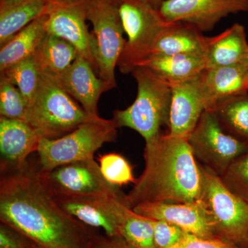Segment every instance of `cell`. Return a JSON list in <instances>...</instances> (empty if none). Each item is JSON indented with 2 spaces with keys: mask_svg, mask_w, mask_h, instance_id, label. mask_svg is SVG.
<instances>
[{
  "mask_svg": "<svg viewBox=\"0 0 248 248\" xmlns=\"http://www.w3.org/2000/svg\"><path fill=\"white\" fill-rule=\"evenodd\" d=\"M0 221L46 248H88L99 232L60 207L36 164L1 170Z\"/></svg>",
  "mask_w": 248,
  "mask_h": 248,
  "instance_id": "1",
  "label": "cell"
},
{
  "mask_svg": "<svg viewBox=\"0 0 248 248\" xmlns=\"http://www.w3.org/2000/svg\"><path fill=\"white\" fill-rule=\"evenodd\" d=\"M145 169L125 195L128 205L143 202L195 203L201 199L203 177L187 138L161 133L146 143Z\"/></svg>",
  "mask_w": 248,
  "mask_h": 248,
  "instance_id": "2",
  "label": "cell"
},
{
  "mask_svg": "<svg viewBox=\"0 0 248 248\" xmlns=\"http://www.w3.org/2000/svg\"><path fill=\"white\" fill-rule=\"evenodd\" d=\"M132 74L138 84V95L127 108L114 111L112 120L117 128L133 129L146 143H151L162 133L163 125L169 127L171 86L146 67H137Z\"/></svg>",
  "mask_w": 248,
  "mask_h": 248,
  "instance_id": "3",
  "label": "cell"
},
{
  "mask_svg": "<svg viewBox=\"0 0 248 248\" xmlns=\"http://www.w3.org/2000/svg\"><path fill=\"white\" fill-rule=\"evenodd\" d=\"M41 73L38 89L24 120L41 138H62L95 117L89 115L63 89L58 77Z\"/></svg>",
  "mask_w": 248,
  "mask_h": 248,
  "instance_id": "4",
  "label": "cell"
},
{
  "mask_svg": "<svg viewBox=\"0 0 248 248\" xmlns=\"http://www.w3.org/2000/svg\"><path fill=\"white\" fill-rule=\"evenodd\" d=\"M117 128L112 119L98 115L62 138H42L37 151V166L42 170H49L68 163L94 159L101 147L117 139Z\"/></svg>",
  "mask_w": 248,
  "mask_h": 248,
  "instance_id": "5",
  "label": "cell"
},
{
  "mask_svg": "<svg viewBox=\"0 0 248 248\" xmlns=\"http://www.w3.org/2000/svg\"><path fill=\"white\" fill-rule=\"evenodd\" d=\"M200 165L203 177L200 200L208 212L214 237L248 248V202L232 193L218 175Z\"/></svg>",
  "mask_w": 248,
  "mask_h": 248,
  "instance_id": "6",
  "label": "cell"
},
{
  "mask_svg": "<svg viewBox=\"0 0 248 248\" xmlns=\"http://www.w3.org/2000/svg\"><path fill=\"white\" fill-rule=\"evenodd\" d=\"M117 3L127 36L117 66L121 73L128 74L149 56L156 39L170 22L159 10L140 0H117Z\"/></svg>",
  "mask_w": 248,
  "mask_h": 248,
  "instance_id": "7",
  "label": "cell"
},
{
  "mask_svg": "<svg viewBox=\"0 0 248 248\" xmlns=\"http://www.w3.org/2000/svg\"><path fill=\"white\" fill-rule=\"evenodd\" d=\"M86 13L93 26V51L98 76L111 89H115V68L125 42L117 0H87Z\"/></svg>",
  "mask_w": 248,
  "mask_h": 248,
  "instance_id": "8",
  "label": "cell"
},
{
  "mask_svg": "<svg viewBox=\"0 0 248 248\" xmlns=\"http://www.w3.org/2000/svg\"><path fill=\"white\" fill-rule=\"evenodd\" d=\"M187 140L197 161L219 177L248 152L247 145L223 130L211 110L204 111Z\"/></svg>",
  "mask_w": 248,
  "mask_h": 248,
  "instance_id": "9",
  "label": "cell"
},
{
  "mask_svg": "<svg viewBox=\"0 0 248 248\" xmlns=\"http://www.w3.org/2000/svg\"><path fill=\"white\" fill-rule=\"evenodd\" d=\"M41 180L52 195H124L117 186L111 185L103 177L99 165L94 159L61 165L49 170L37 166Z\"/></svg>",
  "mask_w": 248,
  "mask_h": 248,
  "instance_id": "10",
  "label": "cell"
},
{
  "mask_svg": "<svg viewBox=\"0 0 248 248\" xmlns=\"http://www.w3.org/2000/svg\"><path fill=\"white\" fill-rule=\"evenodd\" d=\"M86 1L79 2L49 1L46 13L45 26L50 35L63 39L76 48L80 56L91 63L97 73L93 51L91 32L86 21Z\"/></svg>",
  "mask_w": 248,
  "mask_h": 248,
  "instance_id": "11",
  "label": "cell"
},
{
  "mask_svg": "<svg viewBox=\"0 0 248 248\" xmlns=\"http://www.w3.org/2000/svg\"><path fill=\"white\" fill-rule=\"evenodd\" d=\"M159 11L167 22L187 23L205 32L230 15L248 12V0H165Z\"/></svg>",
  "mask_w": 248,
  "mask_h": 248,
  "instance_id": "12",
  "label": "cell"
},
{
  "mask_svg": "<svg viewBox=\"0 0 248 248\" xmlns=\"http://www.w3.org/2000/svg\"><path fill=\"white\" fill-rule=\"evenodd\" d=\"M52 195L63 210L81 223L91 228H102L107 236H120L119 208L126 195Z\"/></svg>",
  "mask_w": 248,
  "mask_h": 248,
  "instance_id": "13",
  "label": "cell"
},
{
  "mask_svg": "<svg viewBox=\"0 0 248 248\" xmlns=\"http://www.w3.org/2000/svg\"><path fill=\"white\" fill-rule=\"evenodd\" d=\"M133 209L141 216L169 222L186 232L201 237L215 238L208 212L201 200L189 203L143 202Z\"/></svg>",
  "mask_w": 248,
  "mask_h": 248,
  "instance_id": "14",
  "label": "cell"
},
{
  "mask_svg": "<svg viewBox=\"0 0 248 248\" xmlns=\"http://www.w3.org/2000/svg\"><path fill=\"white\" fill-rule=\"evenodd\" d=\"M200 76L187 82L170 85L172 101L169 125L170 135L188 138L204 111L208 110Z\"/></svg>",
  "mask_w": 248,
  "mask_h": 248,
  "instance_id": "15",
  "label": "cell"
},
{
  "mask_svg": "<svg viewBox=\"0 0 248 248\" xmlns=\"http://www.w3.org/2000/svg\"><path fill=\"white\" fill-rule=\"evenodd\" d=\"M91 63L78 55L71 66L58 77L63 89L91 116H98V102L103 93L111 90L96 76Z\"/></svg>",
  "mask_w": 248,
  "mask_h": 248,
  "instance_id": "16",
  "label": "cell"
},
{
  "mask_svg": "<svg viewBox=\"0 0 248 248\" xmlns=\"http://www.w3.org/2000/svg\"><path fill=\"white\" fill-rule=\"evenodd\" d=\"M42 139L25 121L0 117L1 170L25 164L29 156L37 151Z\"/></svg>",
  "mask_w": 248,
  "mask_h": 248,
  "instance_id": "17",
  "label": "cell"
},
{
  "mask_svg": "<svg viewBox=\"0 0 248 248\" xmlns=\"http://www.w3.org/2000/svg\"><path fill=\"white\" fill-rule=\"evenodd\" d=\"M200 80L208 109L223 99L248 94V68L244 63L205 68Z\"/></svg>",
  "mask_w": 248,
  "mask_h": 248,
  "instance_id": "18",
  "label": "cell"
},
{
  "mask_svg": "<svg viewBox=\"0 0 248 248\" xmlns=\"http://www.w3.org/2000/svg\"><path fill=\"white\" fill-rule=\"evenodd\" d=\"M202 32L187 23L170 22L156 39L150 55L205 57L210 37H205Z\"/></svg>",
  "mask_w": 248,
  "mask_h": 248,
  "instance_id": "19",
  "label": "cell"
},
{
  "mask_svg": "<svg viewBox=\"0 0 248 248\" xmlns=\"http://www.w3.org/2000/svg\"><path fill=\"white\" fill-rule=\"evenodd\" d=\"M248 56L245 27L234 24L219 35L210 37L205 55L206 68L243 63Z\"/></svg>",
  "mask_w": 248,
  "mask_h": 248,
  "instance_id": "20",
  "label": "cell"
},
{
  "mask_svg": "<svg viewBox=\"0 0 248 248\" xmlns=\"http://www.w3.org/2000/svg\"><path fill=\"white\" fill-rule=\"evenodd\" d=\"M139 66L151 70L171 85L198 78L206 68V62L205 57L199 55H150Z\"/></svg>",
  "mask_w": 248,
  "mask_h": 248,
  "instance_id": "21",
  "label": "cell"
},
{
  "mask_svg": "<svg viewBox=\"0 0 248 248\" xmlns=\"http://www.w3.org/2000/svg\"><path fill=\"white\" fill-rule=\"evenodd\" d=\"M48 0H22L0 5V46L37 18L46 14Z\"/></svg>",
  "mask_w": 248,
  "mask_h": 248,
  "instance_id": "22",
  "label": "cell"
},
{
  "mask_svg": "<svg viewBox=\"0 0 248 248\" xmlns=\"http://www.w3.org/2000/svg\"><path fill=\"white\" fill-rule=\"evenodd\" d=\"M45 19L46 14L37 18L1 46L0 72L33 55L47 33Z\"/></svg>",
  "mask_w": 248,
  "mask_h": 248,
  "instance_id": "23",
  "label": "cell"
},
{
  "mask_svg": "<svg viewBox=\"0 0 248 248\" xmlns=\"http://www.w3.org/2000/svg\"><path fill=\"white\" fill-rule=\"evenodd\" d=\"M78 55L76 48L69 42L46 33L32 57L41 72L60 77L71 66Z\"/></svg>",
  "mask_w": 248,
  "mask_h": 248,
  "instance_id": "24",
  "label": "cell"
},
{
  "mask_svg": "<svg viewBox=\"0 0 248 248\" xmlns=\"http://www.w3.org/2000/svg\"><path fill=\"white\" fill-rule=\"evenodd\" d=\"M208 110L227 133L248 146V94L223 99Z\"/></svg>",
  "mask_w": 248,
  "mask_h": 248,
  "instance_id": "25",
  "label": "cell"
},
{
  "mask_svg": "<svg viewBox=\"0 0 248 248\" xmlns=\"http://www.w3.org/2000/svg\"><path fill=\"white\" fill-rule=\"evenodd\" d=\"M119 232L130 248H156L150 218L138 215L126 200L119 209Z\"/></svg>",
  "mask_w": 248,
  "mask_h": 248,
  "instance_id": "26",
  "label": "cell"
},
{
  "mask_svg": "<svg viewBox=\"0 0 248 248\" xmlns=\"http://www.w3.org/2000/svg\"><path fill=\"white\" fill-rule=\"evenodd\" d=\"M0 73L1 77L19 90L28 105H30L38 89L42 74L32 55Z\"/></svg>",
  "mask_w": 248,
  "mask_h": 248,
  "instance_id": "27",
  "label": "cell"
},
{
  "mask_svg": "<svg viewBox=\"0 0 248 248\" xmlns=\"http://www.w3.org/2000/svg\"><path fill=\"white\" fill-rule=\"evenodd\" d=\"M99 161L103 177L111 185L119 187L130 183L135 184L136 179L134 177L132 166L122 155L108 153L101 156Z\"/></svg>",
  "mask_w": 248,
  "mask_h": 248,
  "instance_id": "28",
  "label": "cell"
},
{
  "mask_svg": "<svg viewBox=\"0 0 248 248\" xmlns=\"http://www.w3.org/2000/svg\"><path fill=\"white\" fill-rule=\"evenodd\" d=\"M28 103L19 90L9 80L0 78V117L25 120Z\"/></svg>",
  "mask_w": 248,
  "mask_h": 248,
  "instance_id": "29",
  "label": "cell"
},
{
  "mask_svg": "<svg viewBox=\"0 0 248 248\" xmlns=\"http://www.w3.org/2000/svg\"><path fill=\"white\" fill-rule=\"evenodd\" d=\"M220 179L228 190L248 203V152L235 159Z\"/></svg>",
  "mask_w": 248,
  "mask_h": 248,
  "instance_id": "30",
  "label": "cell"
},
{
  "mask_svg": "<svg viewBox=\"0 0 248 248\" xmlns=\"http://www.w3.org/2000/svg\"><path fill=\"white\" fill-rule=\"evenodd\" d=\"M154 232L156 248H170L182 239L186 232L172 223L159 220L151 219Z\"/></svg>",
  "mask_w": 248,
  "mask_h": 248,
  "instance_id": "31",
  "label": "cell"
},
{
  "mask_svg": "<svg viewBox=\"0 0 248 248\" xmlns=\"http://www.w3.org/2000/svg\"><path fill=\"white\" fill-rule=\"evenodd\" d=\"M170 248H242L216 238H204L186 232L177 244Z\"/></svg>",
  "mask_w": 248,
  "mask_h": 248,
  "instance_id": "32",
  "label": "cell"
},
{
  "mask_svg": "<svg viewBox=\"0 0 248 248\" xmlns=\"http://www.w3.org/2000/svg\"><path fill=\"white\" fill-rule=\"evenodd\" d=\"M33 241L4 223L0 225V248H31Z\"/></svg>",
  "mask_w": 248,
  "mask_h": 248,
  "instance_id": "33",
  "label": "cell"
},
{
  "mask_svg": "<svg viewBox=\"0 0 248 248\" xmlns=\"http://www.w3.org/2000/svg\"><path fill=\"white\" fill-rule=\"evenodd\" d=\"M88 248H130L121 236H109L98 233Z\"/></svg>",
  "mask_w": 248,
  "mask_h": 248,
  "instance_id": "34",
  "label": "cell"
},
{
  "mask_svg": "<svg viewBox=\"0 0 248 248\" xmlns=\"http://www.w3.org/2000/svg\"><path fill=\"white\" fill-rule=\"evenodd\" d=\"M142 2L151 6L155 9L159 10L160 6L162 4L163 0H140Z\"/></svg>",
  "mask_w": 248,
  "mask_h": 248,
  "instance_id": "35",
  "label": "cell"
},
{
  "mask_svg": "<svg viewBox=\"0 0 248 248\" xmlns=\"http://www.w3.org/2000/svg\"><path fill=\"white\" fill-rule=\"evenodd\" d=\"M20 1H22V0H0V5L13 4V3Z\"/></svg>",
  "mask_w": 248,
  "mask_h": 248,
  "instance_id": "36",
  "label": "cell"
},
{
  "mask_svg": "<svg viewBox=\"0 0 248 248\" xmlns=\"http://www.w3.org/2000/svg\"><path fill=\"white\" fill-rule=\"evenodd\" d=\"M49 1H56V2H79L84 0H48Z\"/></svg>",
  "mask_w": 248,
  "mask_h": 248,
  "instance_id": "37",
  "label": "cell"
},
{
  "mask_svg": "<svg viewBox=\"0 0 248 248\" xmlns=\"http://www.w3.org/2000/svg\"><path fill=\"white\" fill-rule=\"evenodd\" d=\"M244 63L245 66L247 67V68H248V58L246 59V60H245L244 63Z\"/></svg>",
  "mask_w": 248,
  "mask_h": 248,
  "instance_id": "38",
  "label": "cell"
},
{
  "mask_svg": "<svg viewBox=\"0 0 248 248\" xmlns=\"http://www.w3.org/2000/svg\"><path fill=\"white\" fill-rule=\"evenodd\" d=\"M31 248H46L42 247V246H39V245H37V244H35Z\"/></svg>",
  "mask_w": 248,
  "mask_h": 248,
  "instance_id": "39",
  "label": "cell"
},
{
  "mask_svg": "<svg viewBox=\"0 0 248 248\" xmlns=\"http://www.w3.org/2000/svg\"><path fill=\"white\" fill-rule=\"evenodd\" d=\"M163 1H165V0H163Z\"/></svg>",
  "mask_w": 248,
  "mask_h": 248,
  "instance_id": "40",
  "label": "cell"
}]
</instances>
